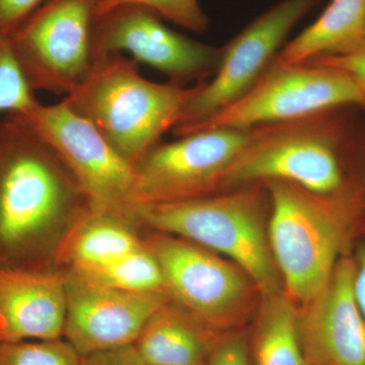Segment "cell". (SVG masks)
Wrapping results in <instances>:
<instances>
[{
	"mask_svg": "<svg viewBox=\"0 0 365 365\" xmlns=\"http://www.w3.org/2000/svg\"><path fill=\"white\" fill-rule=\"evenodd\" d=\"M88 203L78 184L21 114L0 116V268H45Z\"/></svg>",
	"mask_w": 365,
	"mask_h": 365,
	"instance_id": "obj_1",
	"label": "cell"
},
{
	"mask_svg": "<svg viewBox=\"0 0 365 365\" xmlns=\"http://www.w3.org/2000/svg\"><path fill=\"white\" fill-rule=\"evenodd\" d=\"M268 237L285 294L306 304L325 287L343 257L360 213L356 194L322 195L290 182H265Z\"/></svg>",
	"mask_w": 365,
	"mask_h": 365,
	"instance_id": "obj_2",
	"label": "cell"
},
{
	"mask_svg": "<svg viewBox=\"0 0 365 365\" xmlns=\"http://www.w3.org/2000/svg\"><path fill=\"white\" fill-rule=\"evenodd\" d=\"M201 83L190 88L153 83L141 76L135 60L111 53L98 58L85 83L63 100L134 167L179 124Z\"/></svg>",
	"mask_w": 365,
	"mask_h": 365,
	"instance_id": "obj_3",
	"label": "cell"
},
{
	"mask_svg": "<svg viewBox=\"0 0 365 365\" xmlns=\"http://www.w3.org/2000/svg\"><path fill=\"white\" fill-rule=\"evenodd\" d=\"M250 188L177 201L139 204L127 209L134 225L174 235L225 257L253 280L262 297L281 292L259 184Z\"/></svg>",
	"mask_w": 365,
	"mask_h": 365,
	"instance_id": "obj_4",
	"label": "cell"
},
{
	"mask_svg": "<svg viewBox=\"0 0 365 365\" xmlns=\"http://www.w3.org/2000/svg\"><path fill=\"white\" fill-rule=\"evenodd\" d=\"M102 0H46L11 37L34 91L71 95L98 60L96 31Z\"/></svg>",
	"mask_w": 365,
	"mask_h": 365,
	"instance_id": "obj_5",
	"label": "cell"
},
{
	"mask_svg": "<svg viewBox=\"0 0 365 365\" xmlns=\"http://www.w3.org/2000/svg\"><path fill=\"white\" fill-rule=\"evenodd\" d=\"M323 114L256 127L225 172L220 193L271 181L290 182L322 195L341 191L336 144Z\"/></svg>",
	"mask_w": 365,
	"mask_h": 365,
	"instance_id": "obj_6",
	"label": "cell"
},
{
	"mask_svg": "<svg viewBox=\"0 0 365 365\" xmlns=\"http://www.w3.org/2000/svg\"><path fill=\"white\" fill-rule=\"evenodd\" d=\"M359 104H365V91L346 72L331 67L285 66L273 61L242 97L190 133L215 128L253 129Z\"/></svg>",
	"mask_w": 365,
	"mask_h": 365,
	"instance_id": "obj_7",
	"label": "cell"
},
{
	"mask_svg": "<svg viewBox=\"0 0 365 365\" xmlns=\"http://www.w3.org/2000/svg\"><path fill=\"white\" fill-rule=\"evenodd\" d=\"M144 242L160 264L170 300L216 334L241 321L258 288L237 264L174 235L153 232Z\"/></svg>",
	"mask_w": 365,
	"mask_h": 365,
	"instance_id": "obj_8",
	"label": "cell"
},
{
	"mask_svg": "<svg viewBox=\"0 0 365 365\" xmlns=\"http://www.w3.org/2000/svg\"><path fill=\"white\" fill-rule=\"evenodd\" d=\"M254 130L207 129L178 137L172 143L160 141L134 165L130 206L220 193L225 172Z\"/></svg>",
	"mask_w": 365,
	"mask_h": 365,
	"instance_id": "obj_9",
	"label": "cell"
},
{
	"mask_svg": "<svg viewBox=\"0 0 365 365\" xmlns=\"http://www.w3.org/2000/svg\"><path fill=\"white\" fill-rule=\"evenodd\" d=\"M68 170L98 212L126 213L130 206L134 167L126 162L93 124L66 104L39 103L21 114Z\"/></svg>",
	"mask_w": 365,
	"mask_h": 365,
	"instance_id": "obj_10",
	"label": "cell"
},
{
	"mask_svg": "<svg viewBox=\"0 0 365 365\" xmlns=\"http://www.w3.org/2000/svg\"><path fill=\"white\" fill-rule=\"evenodd\" d=\"M321 0H281L255 19L222 47V59L210 83L203 81L173 129L187 135L216 113L242 97L277 56L288 35Z\"/></svg>",
	"mask_w": 365,
	"mask_h": 365,
	"instance_id": "obj_11",
	"label": "cell"
},
{
	"mask_svg": "<svg viewBox=\"0 0 365 365\" xmlns=\"http://www.w3.org/2000/svg\"><path fill=\"white\" fill-rule=\"evenodd\" d=\"M98 58L127 52L137 63L167 76L170 83L185 86L215 76L222 48L203 44L175 32L148 7L126 4L102 14L96 31Z\"/></svg>",
	"mask_w": 365,
	"mask_h": 365,
	"instance_id": "obj_12",
	"label": "cell"
},
{
	"mask_svg": "<svg viewBox=\"0 0 365 365\" xmlns=\"http://www.w3.org/2000/svg\"><path fill=\"white\" fill-rule=\"evenodd\" d=\"M63 336L81 355L132 345L155 312L170 300L165 292H133L93 282L67 269Z\"/></svg>",
	"mask_w": 365,
	"mask_h": 365,
	"instance_id": "obj_13",
	"label": "cell"
},
{
	"mask_svg": "<svg viewBox=\"0 0 365 365\" xmlns=\"http://www.w3.org/2000/svg\"><path fill=\"white\" fill-rule=\"evenodd\" d=\"M355 260L343 256L325 287L297 311L312 365H365V319L355 299Z\"/></svg>",
	"mask_w": 365,
	"mask_h": 365,
	"instance_id": "obj_14",
	"label": "cell"
},
{
	"mask_svg": "<svg viewBox=\"0 0 365 365\" xmlns=\"http://www.w3.org/2000/svg\"><path fill=\"white\" fill-rule=\"evenodd\" d=\"M66 316L64 272L0 268L1 342L60 339Z\"/></svg>",
	"mask_w": 365,
	"mask_h": 365,
	"instance_id": "obj_15",
	"label": "cell"
},
{
	"mask_svg": "<svg viewBox=\"0 0 365 365\" xmlns=\"http://www.w3.org/2000/svg\"><path fill=\"white\" fill-rule=\"evenodd\" d=\"M216 333L169 300L148 319L134 343L145 365H206Z\"/></svg>",
	"mask_w": 365,
	"mask_h": 365,
	"instance_id": "obj_16",
	"label": "cell"
},
{
	"mask_svg": "<svg viewBox=\"0 0 365 365\" xmlns=\"http://www.w3.org/2000/svg\"><path fill=\"white\" fill-rule=\"evenodd\" d=\"M126 213L98 212L86 207L69 228L59 258L78 273L104 267L143 246Z\"/></svg>",
	"mask_w": 365,
	"mask_h": 365,
	"instance_id": "obj_17",
	"label": "cell"
},
{
	"mask_svg": "<svg viewBox=\"0 0 365 365\" xmlns=\"http://www.w3.org/2000/svg\"><path fill=\"white\" fill-rule=\"evenodd\" d=\"M365 0H331L321 16L278 53L285 66L337 54L364 40Z\"/></svg>",
	"mask_w": 365,
	"mask_h": 365,
	"instance_id": "obj_18",
	"label": "cell"
},
{
	"mask_svg": "<svg viewBox=\"0 0 365 365\" xmlns=\"http://www.w3.org/2000/svg\"><path fill=\"white\" fill-rule=\"evenodd\" d=\"M262 299L251 346L254 365H312L300 340L294 302L282 292Z\"/></svg>",
	"mask_w": 365,
	"mask_h": 365,
	"instance_id": "obj_19",
	"label": "cell"
},
{
	"mask_svg": "<svg viewBox=\"0 0 365 365\" xmlns=\"http://www.w3.org/2000/svg\"><path fill=\"white\" fill-rule=\"evenodd\" d=\"M78 274L93 282L126 292H165L160 264L145 242L109 265Z\"/></svg>",
	"mask_w": 365,
	"mask_h": 365,
	"instance_id": "obj_20",
	"label": "cell"
},
{
	"mask_svg": "<svg viewBox=\"0 0 365 365\" xmlns=\"http://www.w3.org/2000/svg\"><path fill=\"white\" fill-rule=\"evenodd\" d=\"M39 103L14 55L11 37L0 29V115L26 114Z\"/></svg>",
	"mask_w": 365,
	"mask_h": 365,
	"instance_id": "obj_21",
	"label": "cell"
},
{
	"mask_svg": "<svg viewBox=\"0 0 365 365\" xmlns=\"http://www.w3.org/2000/svg\"><path fill=\"white\" fill-rule=\"evenodd\" d=\"M0 365H83V356L61 338L0 342Z\"/></svg>",
	"mask_w": 365,
	"mask_h": 365,
	"instance_id": "obj_22",
	"label": "cell"
},
{
	"mask_svg": "<svg viewBox=\"0 0 365 365\" xmlns=\"http://www.w3.org/2000/svg\"><path fill=\"white\" fill-rule=\"evenodd\" d=\"M126 4L148 7L160 19L191 32L203 33L208 29L207 16L198 0H102L101 13Z\"/></svg>",
	"mask_w": 365,
	"mask_h": 365,
	"instance_id": "obj_23",
	"label": "cell"
},
{
	"mask_svg": "<svg viewBox=\"0 0 365 365\" xmlns=\"http://www.w3.org/2000/svg\"><path fill=\"white\" fill-rule=\"evenodd\" d=\"M304 64L331 67L351 76L365 91V40L360 41L349 49L309 60Z\"/></svg>",
	"mask_w": 365,
	"mask_h": 365,
	"instance_id": "obj_24",
	"label": "cell"
},
{
	"mask_svg": "<svg viewBox=\"0 0 365 365\" xmlns=\"http://www.w3.org/2000/svg\"><path fill=\"white\" fill-rule=\"evenodd\" d=\"M206 365H252L248 340L242 335L218 340Z\"/></svg>",
	"mask_w": 365,
	"mask_h": 365,
	"instance_id": "obj_25",
	"label": "cell"
},
{
	"mask_svg": "<svg viewBox=\"0 0 365 365\" xmlns=\"http://www.w3.org/2000/svg\"><path fill=\"white\" fill-rule=\"evenodd\" d=\"M46 0H0V29L13 34Z\"/></svg>",
	"mask_w": 365,
	"mask_h": 365,
	"instance_id": "obj_26",
	"label": "cell"
},
{
	"mask_svg": "<svg viewBox=\"0 0 365 365\" xmlns=\"http://www.w3.org/2000/svg\"><path fill=\"white\" fill-rule=\"evenodd\" d=\"M83 365H145L134 344L83 356Z\"/></svg>",
	"mask_w": 365,
	"mask_h": 365,
	"instance_id": "obj_27",
	"label": "cell"
},
{
	"mask_svg": "<svg viewBox=\"0 0 365 365\" xmlns=\"http://www.w3.org/2000/svg\"><path fill=\"white\" fill-rule=\"evenodd\" d=\"M353 287H354L355 299L365 319V246L359 250L355 261Z\"/></svg>",
	"mask_w": 365,
	"mask_h": 365,
	"instance_id": "obj_28",
	"label": "cell"
},
{
	"mask_svg": "<svg viewBox=\"0 0 365 365\" xmlns=\"http://www.w3.org/2000/svg\"><path fill=\"white\" fill-rule=\"evenodd\" d=\"M364 40H365V26H364Z\"/></svg>",
	"mask_w": 365,
	"mask_h": 365,
	"instance_id": "obj_29",
	"label": "cell"
},
{
	"mask_svg": "<svg viewBox=\"0 0 365 365\" xmlns=\"http://www.w3.org/2000/svg\"><path fill=\"white\" fill-rule=\"evenodd\" d=\"M0 342H1V339H0Z\"/></svg>",
	"mask_w": 365,
	"mask_h": 365,
	"instance_id": "obj_30",
	"label": "cell"
}]
</instances>
